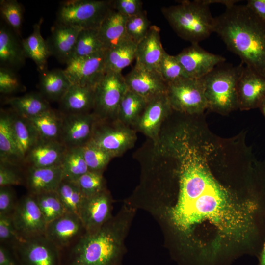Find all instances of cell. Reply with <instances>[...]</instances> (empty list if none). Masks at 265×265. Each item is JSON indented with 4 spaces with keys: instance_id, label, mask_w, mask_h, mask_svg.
I'll use <instances>...</instances> for the list:
<instances>
[{
    "instance_id": "obj_20",
    "label": "cell",
    "mask_w": 265,
    "mask_h": 265,
    "mask_svg": "<svg viewBox=\"0 0 265 265\" xmlns=\"http://www.w3.org/2000/svg\"><path fill=\"white\" fill-rule=\"evenodd\" d=\"M82 29L57 23L46 40L50 55L67 64L72 58L79 34Z\"/></svg>"
},
{
    "instance_id": "obj_29",
    "label": "cell",
    "mask_w": 265,
    "mask_h": 265,
    "mask_svg": "<svg viewBox=\"0 0 265 265\" xmlns=\"http://www.w3.org/2000/svg\"><path fill=\"white\" fill-rule=\"evenodd\" d=\"M71 84L64 70H46L40 77V93L46 100L59 102Z\"/></svg>"
},
{
    "instance_id": "obj_22",
    "label": "cell",
    "mask_w": 265,
    "mask_h": 265,
    "mask_svg": "<svg viewBox=\"0 0 265 265\" xmlns=\"http://www.w3.org/2000/svg\"><path fill=\"white\" fill-rule=\"evenodd\" d=\"M67 148L59 141L40 139L25 159L28 166L50 167L61 165Z\"/></svg>"
},
{
    "instance_id": "obj_3",
    "label": "cell",
    "mask_w": 265,
    "mask_h": 265,
    "mask_svg": "<svg viewBox=\"0 0 265 265\" xmlns=\"http://www.w3.org/2000/svg\"><path fill=\"white\" fill-rule=\"evenodd\" d=\"M125 224L111 219L100 230L86 233L60 251L61 265H121Z\"/></svg>"
},
{
    "instance_id": "obj_38",
    "label": "cell",
    "mask_w": 265,
    "mask_h": 265,
    "mask_svg": "<svg viewBox=\"0 0 265 265\" xmlns=\"http://www.w3.org/2000/svg\"><path fill=\"white\" fill-rule=\"evenodd\" d=\"M33 196L47 223L67 212L56 191Z\"/></svg>"
},
{
    "instance_id": "obj_14",
    "label": "cell",
    "mask_w": 265,
    "mask_h": 265,
    "mask_svg": "<svg viewBox=\"0 0 265 265\" xmlns=\"http://www.w3.org/2000/svg\"><path fill=\"white\" fill-rule=\"evenodd\" d=\"M124 78L128 89L148 102L167 93V84L156 70L147 69L135 64Z\"/></svg>"
},
{
    "instance_id": "obj_41",
    "label": "cell",
    "mask_w": 265,
    "mask_h": 265,
    "mask_svg": "<svg viewBox=\"0 0 265 265\" xmlns=\"http://www.w3.org/2000/svg\"><path fill=\"white\" fill-rule=\"evenodd\" d=\"M85 198L90 197L105 190L102 172L88 171L75 182Z\"/></svg>"
},
{
    "instance_id": "obj_24",
    "label": "cell",
    "mask_w": 265,
    "mask_h": 265,
    "mask_svg": "<svg viewBox=\"0 0 265 265\" xmlns=\"http://www.w3.org/2000/svg\"><path fill=\"white\" fill-rule=\"evenodd\" d=\"M95 87L72 84L59 101L64 115L89 113L94 108Z\"/></svg>"
},
{
    "instance_id": "obj_47",
    "label": "cell",
    "mask_w": 265,
    "mask_h": 265,
    "mask_svg": "<svg viewBox=\"0 0 265 265\" xmlns=\"http://www.w3.org/2000/svg\"><path fill=\"white\" fill-rule=\"evenodd\" d=\"M112 8L127 17L137 15L142 10V1L140 0H115L112 1Z\"/></svg>"
},
{
    "instance_id": "obj_26",
    "label": "cell",
    "mask_w": 265,
    "mask_h": 265,
    "mask_svg": "<svg viewBox=\"0 0 265 265\" xmlns=\"http://www.w3.org/2000/svg\"><path fill=\"white\" fill-rule=\"evenodd\" d=\"M26 56L22 42L5 26L0 29V62L1 67L14 70L25 63Z\"/></svg>"
},
{
    "instance_id": "obj_34",
    "label": "cell",
    "mask_w": 265,
    "mask_h": 265,
    "mask_svg": "<svg viewBox=\"0 0 265 265\" xmlns=\"http://www.w3.org/2000/svg\"><path fill=\"white\" fill-rule=\"evenodd\" d=\"M148 101L128 89L119 106L117 119L124 123L136 124Z\"/></svg>"
},
{
    "instance_id": "obj_53",
    "label": "cell",
    "mask_w": 265,
    "mask_h": 265,
    "mask_svg": "<svg viewBox=\"0 0 265 265\" xmlns=\"http://www.w3.org/2000/svg\"><path fill=\"white\" fill-rule=\"evenodd\" d=\"M259 108L260 109V110L262 111V113L263 114V115L265 117V98L262 101V102L261 103Z\"/></svg>"
},
{
    "instance_id": "obj_39",
    "label": "cell",
    "mask_w": 265,
    "mask_h": 265,
    "mask_svg": "<svg viewBox=\"0 0 265 265\" xmlns=\"http://www.w3.org/2000/svg\"><path fill=\"white\" fill-rule=\"evenodd\" d=\"M81 147L89 171L102 172L112 158L109 154L91 140Z\"/></svg>"
},
{
    "instance_id": "obj_45",
    "label": "cell",
    "mask_w": 265,
    "mask_h": 265,
    "mask_svg": "<svg viewBox=\"0 0 265 265\" xmlns=\"http://www.w3.org/2000/svg\"><path fill=\"white\" fill-rule=\"evenodd\" d=\"M25 89L14 70L9 68H0V92L8 94Z\"/></svg>"
},
{
    "instance_id": "obj_46",
    "label": "cell",
    "mask_w": 265,
    "mask_h": 265,
    "mask_svg": "<svg viewBox=\"0 0 265 265\" xmlns=\"http://www.w3.org/2000/svg\"><path fill=\"white\" fill-rule=\"evenodd\" d=\"M18 166L0 162V187L23 184L25 180L17 169Z\"/></svg>"
},
{
    "instance_id": "obj_4",
    "label": "cell",
    "mask_w": 265,
    "mask_h": 265,
    "mask_svg": "<svg viewBox=\"0 0 265 265\" xmlns=\"http://www.w3.org/2000/svg\"><path fill=\"white\" fill-rule=\"evenodd\" d=\"M161 9L162 14L176 33L191 44H199L214 32L215 17L209 5L202 0H182Z\"/></svg>"
},
{
    "instance_id": "obj_42",
    "label": "cell",
    "mask_w": 265,
    "mask_h": 265,
    "mask_svg": "<svg viewBox=\"0 0 265 265\" xmlns=\"http://www.w3.org/2000/svg\"><path fill=\"white\" fill-rule=\"evenodd\" d=\"M150 26V22L144 11L127 17L125 25L127 35L136 44L146 36Z\"/></svg>"
},
{
    "instance_id": "obj_28",
    "label": "cell",
    "mask_w": 265,
    "mask_h": 265,
    "mask_svg": "<svg viewBox=\"0 0 265 265\" xmlns=\"http://www.w3.org/2000/svg\"><path fill=\"white\" fill-rule=\"evenodd\" d=\"M12 130L19 154L23 160L40 140L38 133L28 119L10 113Z\"/></svg>"
},
{
    "instance_id": "obj_51",
    "label": "cell",
    "mask_w": 265,
    "mask_h": 265,
    "mask_svg": "<svg viewBox=\"0 0 265 265\" xmlns=\"http://www.w3.org/2000/svg\"><path fill=\"white\" fill-rule=\"evenodd\" d=\"M203 2L210 5L213 3H220L226 6V8L232 6L239 0H202Z\"/></svg>"
},
{
    "instance_id": "obj_8",
    "label": "cell",
    "mask_w": 265,
    "mask_h": 265,
    "mask_svg": "<svg viewBox=\"0 0 265 265\" xmlns=\"http://www.w3.org/2000/svg\"><path fill=\"white\" fill-rule=\"evenodd\" d=\"M166 95L172 109L188 114L208 108L203 78H184L167 84Z\"/></svg>"
},
{
    "instance_id": "obj_40",
    "label": "cell",
    "mask_w": 265,
    "mask_h": 265,
    "mask_svg": "<svg viewBox=\"0 0 265 265\" xmlns=\"http://www.w3.org/2000/svg\"><path fill=\"white\" fill-rule=\"evenodd\" d=\"M157 71L168 84L184 78H187L176 56L164 52Z\"/></svg>"
},
{
    "instance_id": "obj_36",
    "label": "cell",
    "mask_w": 265,
    "mask_h": 265,
    "mask_svg": "<svg viewBox=\"0 0 265 265\" xmlns=\"http://www.w3.org/2000/svg\"><path fill=\"white\" fill-rule=\"evenodd\" d=\"M104 50H106L98 28L82 29L79 34L72 58L91 55Z\"/></svg>"
},
{
    "instance_id": "obj_52",
    "label": "cell",
    "mask_w": 265,
    "mask_h": 265,
    "mask_svg": "<svg viewBox=\"0 0 265 265\" xmlns=\"http://www.w3.org/2000/svg\"><path fill=\"white\" fill-rule=\"evenodd\" d=\"M257 258L258 262L257 265H265V241Z\"/></svg>"
},
{
    "instance_id": "obj_23",
    "label": "cell",
    "mask_w": 265,
    "mask_h": 265,
    "mask_svg": "<svg viewBox=\"0 0 265 265\" xmlns=\"http://www.w3.org/2000/svg\"><path fill=\"white\" fill-rule=\"evenodd\" d=\"M164 51L159 28L155 25L151 26L146 36L137 44L135 64L157 70Z\"/></svg>"
},
{
    "instance_id": "obj_43",
    "label": "cell",
    "mask_w": 265,
    "mask_h": 265,
    "mask_svg": "<svg viewBox=\"0 0 265 265\" xmlns=\"http://www.w3.org/2000/svg\"><path fill=\"white\" fill-rule=\"evenodd\" d=\"M2 18L18 36L20 34L22 24L23 9L16 0H2L0 2Z\"/></svg>"
},
{
    "instance_id": "obj_1",
    "label": "cell",
    "mask_w": 265,
    "mask_h": 265,
    "mask_svg": "<svg viewBox=\"0 0 265 265\" xmlns=\"http://www.w3.org/2000/svg\"><path fill=\"white\" fill-rule=\"evenodd\" d=\"M210 148L185 138L172 150L178 189L168 215L191 241L184 260L189 265H230L244 254L257 257L265 241V182L238 195L210 168Z\"/></svg>"
},
{
    "instance_id": "obj_49",
    "label": "cell",
    "mask_w": 265,
    "mask_h": 265,
    "mask_svg": "<svg viewBox=\"0 0 265 265\" xmlns=\"http://www.w3.org/2000/svg\"><path fill=\"white\" fill-rule=\"evenodd\" d=\"M0 265H20L12 248L0 245Z\"/></svg>"
},
{
    "instance_id": "obj_16",
    "label": "cell",
    "mask_w": 265,
    "mask_h": 265,
    "mask_svg": "<svg viewBox=\"0 0 265 265\" xmlns=\"http://www.w3.org/2000/svg\"><path fill=\"white\" fill-rule=\"evenodd\" d=\"M96 124L91 139L94 143L112 158L120 155L132 147L136 140L135 132L128 128L110 126L104 123Z\"/></svg>"
},
{
    "instance_id": "obj_30",
    "label": "cell",
    "mask_w": 265,
    "mask_h": 265,
    "mask_svg": "<svg viewBox=\"0 0 265 265\" xmlns=\"http://www.w3.org/2000/svg\"><path fill=\"white\" fill-rule=\"evenodd\" d=\"M43 19L33 25L32 33L22 41L26 57L32 59L38 70L41 72L46 70L47 59L51 56L46 41L41 34V26Z\"/></svg>"
},
{
    "instance_id": "obj_31",
    "label": "cell",
    "mask_w": 265,
    "mask_h": 265,
    "mask_svg": "<svg viewBox=\"0 0 265 265\" xmlns=\"http://www.w3.org/2000/svg\"><path fill=\"white\" fill-rule=\"evenodd\" d=\"M6 102L15 113L27 119L51 109L48 102L41 93H27L22 96L9 98Z\"/></svg>"
},
{
    "instance_id": "obj_17",
    "label": "cell",
    "mask_w": 265,
    "mask_h": 265,
    "mask_svg": "<svg viewBox=\"0 0 265 265\" xmlns=\"http://www.w3.org/2000/svg\"><path fill=\"white\" fill-rule=\"evenodd\" d=\"M111 200L104 190L84 199L79 212L86 233L93 234L100 230L111 219Z\"/></svg>"
},
{
    "instance_id": "obj_21",
    "label": "cell",
    "mask_w": 265,
    "mask_h": 265,
    "mask_svg": "<svg viewBox=\"0 0 265 265\" xmlns=\"http://www.w3.org/2000/svg\"><path fill=\"white\" fill-rule=\"evenodd\" d=\"M25 180L28 193L31 195L56 191L63 180L61 165L43 168L28 166Z\"/></svg>"
},
{
    "instance_id": "obj_50",
    "label": "cell",
    "mask_w": 265,
    "mask_h": 265,
    "mask_svg": "<svg viewBox=\"0 0 265 265\" xmlns=\"http://www.w3.org/2000/svg\"><path fill=\"white\" fill-rule=\"evenodd\" d=\"M246 5L265 22V0H248Z\"/></svg>"
},
{
    "instance_id": "obj_9",
    "label": "cell",
    "mask_w": 265,
    "mask_h": 265,
    "mask_svg": "<svg viewBox=\"0 0 265 265\" xmlns=\"http://www.w3.org/2000/svg\"><path fill=\"white\" fill-rule=\"evenodd\" d=\"M11 247L20 265H61L60 250L45 235L21 239Z\"/></svg>"
},
{
    "instance_id": "obj_25",
    "label": "cell",
    "mask_w": 265,
    "mask_h": 265,
    "mask_svg": "<svg viewBox=\"0 0 265 265\" xmlns=\"http://www.w3.org/2000/svg\"><path fill=\"white\" fill-rule=\"evenodd\" d=\"M127 18L112 8L102 22L98 30L106 50L129 38L125 27Z\"/></svg>"
},
{
    "instance_id": "obj_33",
    "label": "cell",
    "mask_w": 265,
    "mask_h": 265,
    "mask_svg": "<svg viewBox=\"0 0 265 265\" xmlns=\"http://www.w3.org/2000/svg\"><path fill=\"white\" fill-rule=\"evenodd\" d=\"M28 120L34 126L40 139L60 141L63 117L51 108Z\"/></svg>"
},
{
    "instance_id": "obj_10",
    "label": "cell",
    "mask_w": 265,
    "mask_h": 265,
    "mask_svg": "<svg viewBox=\"0 0 265 265\" xmlns=\"http://www.w3.org/2000/svg\"><path fill=\"white\" fill-rule=\"evenodd\" d=\"M11 216L21 239L44 235L47 223L32 195L28 193L18 200Z\"/></svg>"
},
{
    "instance_id": "obj_11",
    "label": "cell",
    "mask_w": 265,
    "mask_h": 265,
    "mask_svg": "<svg viewBox=\"0 0 265 265\" xmlns=\"http://www.w3.org/2000/svg\"><path fill=\"white\" fill-rule=\"evenodd\" d=\"M106 51L70 60L64 71L71 83L95 87L106 72Z\"/></svg>"
},
{
    "instance_id": "obj_44",
    "label": "cell",
    "mask_w": 265,
    "mask_h": 265,
    "mask_svg": "<svg viewBox=\"0 0 265 265\" xmlns=\"http://www.w3.org/2000/svg\"><path fill=\"white\" fill-rule=\"evenodd\" d=\"M21 239L14 226L11 215L0 214V242L11 247Z\"/></svg>"
},
{
    "instance_id": "obj_13",
    "label": "cell",
    "mask_w": 265,
    "mask_h": 265,
    "mask_svg": "<svg viewBox=\"0 0 265 265\" xmlns=\"http://www.w3.org/2000/svg\"><path fill=\"white\" fill-rule=\"evenodd\" d=\"M86 233L79 215L66 212L47 224L44 235L61 251L74 244Z\"/></svg>"
},
{
    "instance_id": "obj_48",
    "label": "cell",
    "mask_w": 265,
    "mask_h": 265,
    "mask_svg": "<svg viewBox=\"0 0 265 265\" xmlns=\"http://www.w3.org/2000/svg\"><path fill=\"white\" fill-rule=\"evenodd\" d=\"M18 201L11 186L0 187V214L11 215Z\"/></svg>"
},
{
    "instance_id": "obj_6",
    "label": "cell",
    "mask_w": 265,
    "mask_h": 265,
    "mask_svg": "<svg viewBox=\"0 0 265 265\" xmlns=\"http://www.w3.org/2000/svg\"><path fill=\"white\" fill-rule=\"evenodd\" d=\"M112 8V1L110 0L66 1L57 12V23L82 29L98 28Z\"/></svg>"
},
{
    "instance_id": "obj_37",
    "label": "cell",
    "mask_w": 265,
    "mask_h": 265,
    "mask_svg": "<svg viewBox=\"0 0 265 265\" xmlns=\"http://www.w3.org/2000/svg\"><path fill=\"white\" fill-rule=\"evenodd\" d=\"M56 192L66 212L79 215L81 204L85 197L76 183L62 180Z\"/></svg>"
},
{
    "instance_id": "obj_18",
    "label": "cell",
    "mask_w": 265,
    "mask_h": 265,
    "mask_svg": "<svg viewBox=\"0 0 265 265\" xmlns=\"http://www.w3.org/2000/svg\"><path fill=\"white\" fill-rule=\"evenodd\" d=\"M265 98V77L244 66L237 84L238 106L243 109L259 107Z\"/></svg>"
},
{
    "instance_id": "obj_12",
    "label": "cell",
    "mask_w": 265,
    "mask_h": 265,
    "mask_svg": "<svg viewBox=\"0 0 265 265\" xmlns=\"http://www.w3.org/2000/svg\"><path fill=\"white\" fill-rule=\"evenodd\" d=\"M175 56L186 77L195 79L204 78L225 61L222 56L207 52L199 44H191Z\"/></svg>"
},
{
    "instance_id": "obj_32",
    "label": "cell",
    "mask_w": 265,
    "mask_h": 265,
    "mask_svg": "<svg viewBox=\"0 0 265 265\" xmlns=\"http://www.w3.org/2000/svg\"><path fill=\"white\" fill-rule=\"evenodd\" d=\"M137 44L130 38L107 50L105 58V71L121 73L135 59Z\"/></svg>"
},
{
    "instance_id": "obj_15",
    "label": "cell",
    "mask_w": 265,
    "mask_h": 265,
    "mask_svg": "<svg viewBox=\"0 0 265 265\" xmlns=\"http://www.w3.org/2000/svg\"><path fill=\"white\" fill-rule=\"evenodd\" d=\"M60 141L67 148L82 147L92 138L98 119L93 113L63 115Z\"/></svg>"
},
{
    "instance_id": "obj_27",
    "label": "cell",
    "mask_w": 265,
    "mask_h": 265,
    "mask_svg": "<svg viewBox=\"0 0 265 265\" xmlns=\"http://www.w3.org/2000/svg\"><path fill=\"white\" fill-rule=\"evenodd\" d=\"M0 161L16 166L24 162L14 136L11 114L3 110H0Z\"/></svg>"
},
{
    "instance_id": "obj_19",
    "label": "cell",
    "mask_w": 265,
    "mask_h": 265,
    "mask_svg": "<svg viewBox=\"0 0 265 265\" xmlns=\"http://www.w3.org/2000/svg\"><path fill=\"white\" fill-rule=\"evenodd\" d=\"M171 109L166 94L149 101L136 123L138 130L157 142L160 126Z\"/></svg>"
},
{
    "instance_id": "obj_2",
    "label": "cell",
    "mask_w": 265,
    "mask_h": 265,
    "mask_svg": "<svg viewBox=\"0 0 265 265\" xmlns=\"http://www.w3.org/2000/svg\"><path fill=\"white\" fill-rule=\"evenodd\" d=\"M215 30L242 63L265 77V22L246 5L235 4L215 17Z\"/></svg>"
},
{
    "instance_id": "obj_7",
    "label": "cell",
    "mask_w": 265,
    "mask_h": 265,
    "mask_svg": "<svg viewBox=\"0 0 265 265\" xmlns=\"http://www.w3.org/2000/svg\"><path fill=\"white\" fill-rule=\"evenodd\" d=\"M128 89L121 73L106 71L94 89L93 113L98 120L117 118L120 102Z\"/></svg>"
},
{
    "instance_id": "obj_35",
    "label": "cell",
    "mask_w": 265,
    "mask_h": 265,
    "mask_svg": "<svg viewBox=\"0 0 265 265\" xmlns=\"http://www.w3.org/2000/svg\"><path fill=\"white\" fill-rule=\"evenodd\" d=\"M61 167L63 180L76 182L89 170L81 147L67 148Z\"/></svg>"
},
{
    "instance_id": "obj_5",
    "label": "cell",
    "mask_w": 265,
    "mask_h": 265,
    "mask_svg": "<svg viewBox=\"0 0 265 265\" xmlns=\"http://www.w3.org/2000/svg\"><path fill=\"white\" fill-rule=\"evenodd\" d=\"M222 64L203 79L208 108L226 113L238 106L237 84L244 66L243 63L235 66Z\"/></svg>"
}]
</instances>
